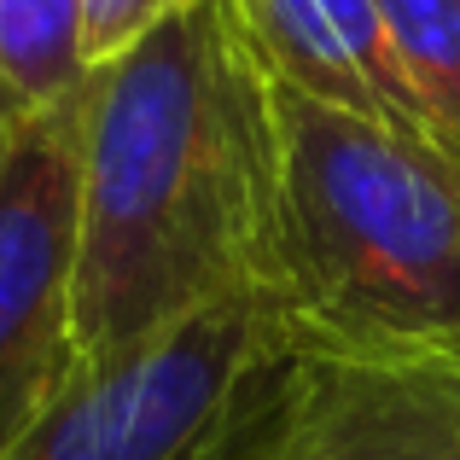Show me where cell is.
Returning <instances> with one entry per match:
<instances>
[{
    "mask_svg": "<svg viewBox=\"0 0 460 460\" xmlns=\"http://www.w3.org/2000/svg\"><path fill=\"white\" fill-rule=\"evenodd\" d=\"M245 292L274 297L269 70L234 0H199L76 93V361Z\"/></svg>",
    "mask_w": 460,
    "mask_h": 460,
    "instance_id": "cell-1",
    "label": "cell"
},
{
    "mask_svg": "<svg viewBox=\"0 0 460 460\" xmlns=\"http://www.w3.org/2000/svg\"><path fill=\"white\" fill-rule=\"evenodd\" d=\"M274 297L304 344H460V157L269 76Z\"/></svg>",
    "mask_w": 460,
    "mask_h": 460,
    "instance_id": "cell-2",
    "label": "cell"
},
{
    "mask_svg": "<svg viewBox=\"0 0 460 460\" xmlns=\"http://www.w3.org/2000/svg\"><path fill=\"white\" fill-rule=\"evenodd\" d=\"M292 344L274 297H227L135 356L82 367L0 460H234Z\"/></svg>",
    "mask_w": 460,
    "mask_h": 460,
    "instance_id": "cell-3",
    "label": "cell"
},
{
    "mask_svg": "<svg viewBox=\"0 0 460 460\" xmlns=\"http://www.w3.org/2000/svg\"><path fill=\"white\" fill-rule=\"evenodd\" d=\"M76 373V100H0V455Z\"/></svg>",
    "mask_w": 460,
    "mask_h": 460,
    "instance_id": "cell-4",
    "label": "cell"
},
{
    "mask_svg": "<svg viewBox=\"0 0 460 460\" xmlns=\"http://www.w3.org/2000/svg\"><path fill=\"white\" fill-rule=\"evenodd\" d=\"M234 460H460V344H304Z\"/></svg>",
    "mask_w": 460,
    "mask_h": 460,
    "instance_id": "cell-5",
    "label": "cell"
},
{
    "mask_svg": "<svg viewBox=\"0 0 460 460\" xmlns=\"http://www.w3.org/2000/svg\"><path fill=\"white\" fill-rule=\"evenodd\" d=\"M234 6L262 70L280 88L385 123L396 135L438 140L426 123V105L414 100L402 65H396L379 0H234Z\"/></svg>",
    "mask_w": 460,
    "mask_h": 460,
    "instance_id": "cell-6",
    "label": "cell"
},
{
    "mask_svg": "<svg viewBox=\"0 0 460 460\" xmlns=\"http://www.w3.org/2000/svg\"><path fill=\"white\" fill-rule=\"evenodd\" d=\"M82 82V0H0V100L12 111H53Z\"/></svg>",
    "mask_w": 460,
    "mask_h": 460,
    "instance_id": "cell-7",
    "label": "cell"
},
{
    "mask_svg": "<svg viewBox=\"0 0 460 460\" xmlns=\"http://www.w3.org/2000/svg\"><path fill=\"white\" fill-rule=\"evenodd\" d=\"M379 18L431 135L460 157V0H379Z\"/></svg>",
    "mask_w": 460,
    "mask_h": 460,
    "instance_id": "cell-8",
    "label": "cell"
},
{
    "mask_svg": "<svg viewBox=\"0 0 460 460\" xmlns=\"http://www.w3.org/2000/svg\"><path fill=\"white\" fill-rule=\"evenodd\" d=\"M199 0H82V53H88V70L117 58L123 47L146 41L152 30H164L169 18L192 12Z\"/></svg>",
    "mask_w": 460,
    "mask_h": 460,
    "instance_id": "cell-9",
    "label": "cell"
}]
</instances>
